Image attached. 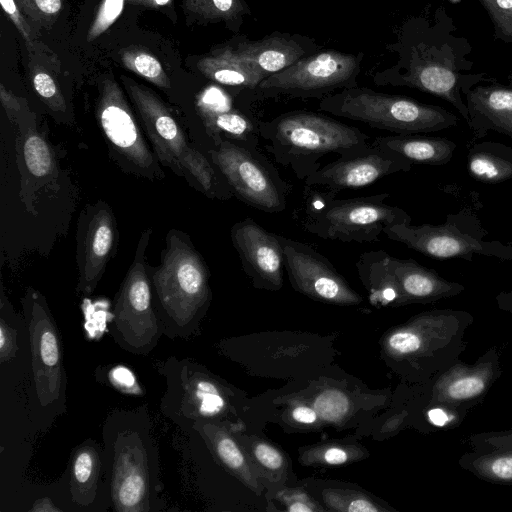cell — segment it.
<instances>
[{
  "instance_id": "83f0119b",
  "label": "cell",
  "mask_w": 512,
  "mask_h": 512,
  "mask_svg": "<svg viewBox=\"0 0 512 512\" xmlns=\"http://www.w3.org/2000/svg\"><path fill=\"white\" fill-rule=\"evenodd\" d=\"M197 69L206 78L235 88L256 90L264 80L238 55L232 44L216 48L200 58Z\"/></svg>"
},
{
  "instance_id": "9c48e42d",
  "label": "cell",
  "mask_w": 512,
  "mask_h": 512,
  "mask_svg": "<svg viewBox=\"0 0 512 512\" xmlns=\"http://www.w3.org/2000/svg\"><path fill=\"white\" fill-rule=\"evenodd\" d=\"M151 234V228L141 233L133 262L114 298L109 324L115 343L136 355L149 354L164 335L153 304L146 258Z\"/></svg>"
},
{
  "instance_id": "ba28073f",
  "label": "cell",
  "mask_w": 512,
  "mask_h": 512,
  "mask_svg": "<svg viewBox=\"0 0 512 512\" xmlns=\"http://www.w3.org/2000/svg\"><path fill=\"white\" fill-rule=\"evenodd\" d=\"M325 189L317 193L307 210L304 229L326 240L343 243L378 241L386 227L410 224L411 216L402 208L386 203L389 193L337 199Z\"/></svg>"
},
{
  "instance_id": "4dcf8cb0",
  "label": "cell",
  "mask_w": 512,
  "mask_h": 512,
  "mask_svg": "<svg viewBox=\"0 0 512 512\" xmlns=\"http://www.w3.org/2000/svg\"><path fill=\"white\" fill-rule=\"evenodd\" d=\"M184 9L203 21H224L238 29L251 10L244 0H183Z\"/></svg>"
},
{
  "instance_id": "d590c367",
  "label": "cell",
  "mask_w": 512,
  "mask_h": 512,
  "mask_svg": "<svg viewBox=\"0 0 512 512\" xmlns=\"http://www.w3.org/2000/svg\"><path fill=\"white\" fill-rule=\"evenodd\" d=\"M0 101L8 119L16 127L23 120L34 115L26 99L13 94L4 84L0 85Z\"/></svg>"
},
{
  "instance_id": "277c9868",
  "label": "cell",
  "mask_w": 512,
  "mask_h": 512,
  "mask_svg": "<svg viewBox=\"0 0 512 512\" xmlns=\"http://www.w3.org/2000/svg\"><path fill=\"white\" fill-rule=\"evenodd\" d=\"M259 134L273 159L301 181L321 167L326 155L344 156L370 145V136L359 128L306 110L260 121Z\"/></svg>"
},
{
  "instance_id": "e575fe53",
  "label": "cell",
  "mask_w": 512,
  "mask_h": 512,
  "mask_svg": "<svg viewBox=\"0 0 512 512\" xmlns=\"http://www.w3.org/2000/svg\"><path fill=\"white\" fill-rule=\"evenodd\" d=\"M426 419L428 424L438 429H454L459 427L467 416V412L445 405H427Z\"/></svg>"
},
{
  "instance_id": "ac0fdd59",
  "label": "cell",
  "mask_w": 512,
  "mask_h": 512,
  "mask_svg": "<svg viewBox=\"0 0 512 512\" xmlns=\"http://www.w3.org/2000/svg\"><path fill=\"white\" fill-rule=\"evenodd\" d=\"M230 236L243 270L254 283L278 289L285 267L279 234L266 230L252 218H245L233 224Z\"/></svg>"
},
{
  "instance_id": "f35d334b",
  "label": "cell",
  "mask_w": 512,
  "mask_h": 512,
  "mask_svg": "<svg viewBox=\"0 0 512 512\" xmlns=\"http://www.w3.org/2000/svg\"><path fill=\"white\" fill-rule=\"evenodd\" d=\"M214 447L221 461L232 469H239L244 464V457L236 443L228 436L217 435Z\"/></svg>"
},
{
  "instance_id": "d4e9b609",
  "label": "cell",
  "mask_w": 512,
  "mask_h": 512,
  "mask_svg": "<svg viewBox=\"0 0 512 512\" xmlns=\"http://www.w3.org/2000/svg\"><path fill=\"white\" fill-rule=\"evenodd\" d=\"M31 363L29 332L25 318L18 314L4 293L0 297V364L8 376L20 380L29 376Z\"/></svg>"
},
{
  "instance_id": "7dc6e473",
  "label": "cell",
  "mask_w": 512,
  "mask_h": 512,
  "mask_svg": "<svg viewBox=\"0 0 512 512\" xmlns=\"http://www.w3.org/2000/svg\"><path fill=\"white\" fill-rule=\"evenodd\" d=\"M288 510L291 512H311L313 509L302 502L292 503Z\"/></svg>"
},
{
  "instance_id": "30bf717a",
  "label": "cell",
  "mask_w": 512,
  "mask_h": 512,
  "mask_svg": "<svg viewBox=\"0 0 512 512\" xmlns=\"http://www.w3.org/2000/svg\"><path fill=\"white\" fill-rule=\"evenodd\" d=\"M390 240L399 242L425 256L439 259L472 261L474 255L512 260V245L498 240H484L487 231L471 212L448 214L439 225L397 224L383 231Z\"/></svg>"
},
{
  "instance_id": "1f68e13d",
  "label": "cell",
  "mask_w": 512,
  "mask_h": 512,
  "mask_svg": "<svg viewBox=\"0 0 512 512\" xmlns=\"http://www.w3.org/2000/svg\"><path fill=\"white\" fill-rule=\"evenodd\" d=\"M123 65L133 73L141 76L155 86L169 90L171 81L161 62L152 54L136 48L126 49L121 53Z\"/></svg>"
},
{
  "instance_id": "44dd1931",
  "label": "cell",
  "mask_w": 512,
  "mask_h": 512,
  "mask_svg": "<svg viewBox=\"0 0 512 512\" xmlns=\"http://www.w3.org/2000/svg\"><path fill=\"white\" fill-rule=\"evenodd\" d=\"M232 46L264 79L318 51V45L313 40L281 32H273L256 41L242 38Z\"/></svg>"
},
{
  "instance_id": "bcb514c9",
  "label": "cell",
  "mask_w": 512,
  "mask_h": 512,
  "mask_svg": "<svg viewBox=\"0 0 512 512\" xmlns=\"http://www.w3.org/2000/svg\"><path fill=\"white\" fill-rule=\"evenodd\" d=\"M31 511H62L63 509L60 507H56L50 498H41L38 499L34 506L30 509Z\"/></svg>"
},
{
  "instance_id": "74e56055",
  "label": "cell",
  "mask_w": 512,
  "mask_h": 512,
  "mask_svg": "<svg viewBox=\"0 0 512 512\" xmlns=\"http://www.w3.org/2000/svg\"><path fill=\"white\" fill-rule=\"evenodd\" d=\"M107 379L120 392L133 395H142L144 393L138 385L134 373L125 366L118 365L110 368L107 372Z\"/></svg>"
},
{
  "instance_id": "7a4b0ae2",
  "label": "cell",
  "mask_w": 512,
  "mask_h": 512,
  "mask_svg": "<svg viewBox=\"0 0 512 512\" xmlns=\"http://www.w3.org/2000/svg\"><path fill=\"white\" fill-rule=\"evenodd\" d=\"M103 460L113 510L162 509L159 448L145 406L113 411L103 425Z\"/></svg>"
},
{
  "instance_id": "c3c4849f",
  "label": "cell",
  "mask_w": 512,
  "mask_h": 512,
  "mask_svg": "<svg viewBox=\"0 0 512 512\" xmlns=\"http://www.w3.org/2000/svg\"><path fill=\"white\" fill-rule=\"evenodd\" d=\"M450 1H451V2H453V3H456V2H458L459 0H450Z\"/></svg>"
},
{
  "instance_id": "484cf974",
  "label": "cell",
  "mask_w": 512,
  "mask_h": 512,
  "mask_svg": "<svg viewBox=\"0 0 512 512\" xmlns=\"http://www.w3.org/2000/svg\"><path fill=\"white\" fill-rule=\"evenodd\" d=\"M371 145L393 151L412 164L431 166L447 164L456 150V143L451 139L417 134L376 137Z\"/></svg>"
},
{
  "instance_id": "7402d4cb",
  "label": "cell",
  "mask_w": 512,
  "mask_h": 512,
  "mask_svg": "<svg viewBox=\"0 0 512 512\" xmlns=\"http://www.w3.org/2000/svg\"><path fill=\"white\" fill-rule=\"evenodd\" d=\"M467 444L458 460L462 469L489 483L512 484V429L474 433Z\"/></svg>"
},
{
  "instance_id": "ffe728a7",
  "label": "cell",
  "mask_w": 512,
  "mask_h": 512,
  "mask_svg": "<svg viewBox=\"0 0 512 512\" xmlns=\"http://www.w3.org/2000/svg\"><path fill=\"white\" fill-rule=\"evenodd\" d=\"M468 110V126L476 138L489 131L512 138V73L507 83L493 78L480 82L464 93Z\"/></svg>"
},
{
  "instance_id": "b9f144b4",
  "label": "cell",
  "mask_w": 512,
  "mask_h": 512,
  "mask_svg": "<svg viewBox=\"0 0 512 512\" xmlns=\"http://www.w3.org/2000/svg\"><path fill=\"white\" fill-rule=\"evenodd\" d=\"M292 417L297 422L310 424L316 421L317 413L309 407L299 406L293 410Z\"/></svg>"
},
{
  "instance_id": "4316f807",
  "label": "cell",
  "mask_w": 512,
  "mask_h": 512,
  "mask_svg": "<svg viewBox=\"0 0 512 512\" xmlns=\"http://www.w3.org/2000/svg\"><path fill=\"white\" fill-rule=\"evenodd\" d=\"M19 129L18 153L22 158L24 180L41 186L56 174V160L45 137L38 131L35 115L23 120Z\"/></svg>"
},
{
  "instance_id": "7bdbcfd3",
  "label": "cell",
  "mask_w": 512,
  "mask_h": 512,
  "mask_svg": "<svg viewBox=\"0 0 512 512\" xmlns=\"http://www.w3.org/2000/svg\"><path fill=\"white\" fill-rule=\"evenodd\" d=\"M347 459H348L347 453L343 449H340V448H329L324 453V460L328 464H332V465L343 464L347 461Z\"/></svg>"
},
{
  "instance_id": "2e32d148",
  "label": "cell",
  "mask_w": 512,
  "mask_h": 512,
  "mask_svg": "<svg viewBox=\"0 0 512 512\" xmlns=\"http://www.w3.org/2000/svg\"><path fill=\"white\" fill-rule=\"evenodd\" d=\"M412 163L399 154L373 145L321 166L304 183L333 191L360 189L391 174L408 172Z\"/></svg>"
},
{
  "instance_id": "7c38bea8",
  "label": "cell",
  "mask_w": 512,
  "mask_h": 512,
  "mask_svg": "<svg viewBox=\"0 0 512 512\" xmlns=\"http://www.w3.org/2000/svg\"><path fill=\"white\" fill-rule=\"evenodd\" d=\"M207 154L240 201L265 213L286 209L289 185L258 147L223 139Z\"/></svg>"
},
{
  "instance_id": "5bb4252c",
  "label": "cell",
  "mask_w": 512,
  "mask_h": 512,
  "mask_svg": "<svg viewBox=\"0 0 512 512\" xmlns=\"http://www.w3.org/2000/svg\"><path fill=\"white\" fill-rule=\"evenodd\" d=\"M500 348L487 349L475 362L461 359L428 381L427 405H445L469 413L502 374Z\"/></svg>"
},
{
  "instance_id": "5b68a950",
  "label": "cell",
  "mask_w": 512,
  "mask_h": 512,
  "mask_svg": "<svg viewBox=\"0 0 512 512\" xmlns=\"http://www.w3.org/2000/svg\"><path fill=\"white\" fill-rule=\"evenodd\" d=\"M121 79L161 165L169 167L209 198L230 199L233 193L223 175L209 156L189 141L162 99L130 78L122 76Z\"/></svg>"
},
{
  "instance_id": "3957f363",
  "label": "cell",
  "mask_w": 512,
  "mask_h": 512,
  "mask_svg": "<svg viewBox=\"0 0 512 512\" xmlns=\"http://www.w3.org/2000/svg\"><path fill=\"white\" fill-rule=\"evenodd\" d=\"M149 274L163 334L188 339L198 329L211 297L208 267L190 237L171 229L161 263L149 268Z\"/></svg>"
},
{
  "instance_id": "52a82bcc",
  "label": "cell",
  "mask_w": 512,
  "mask_h": 512,
  "mask_svg": "<svg viewBox=\"0 0 512 512\" xmlns=\"http://www.w3.org/2000/svg\"><path fill=\"white\" fill-rule=\"evenodd\" d=\"M319 109L396 134L437 132L459 122L455 114L441 106L359 86L320 99Z\"/></svg>"
},
{
  "instance_id": "836d02e7",
  "label": "cell",
  "mask_w": 512,
  "mask_h": 512,
  "mask_svg": "<svg viewBox=\"0 0 512 512\" xmlns=\"http://www.w3.org/2000/svg\"><path fill=\"white\" fill-rule=\"evenodd\" d=\"M27 20L43 28H50L56 22L63 6V0H15Z\"/></svg>"
},
{
  "instance_id": "8fae6325",
  "label": "cell",
  "mask_w": 512,
  "mask_h": 512,
  "mask_svg": "<svg viewBox=\"0 0 512 512\" xmlns=\"http://www.w3.org/2000/svg\"><path fill=\"white\" fill-rule=\"evenodd\" d=\"M95 118L110 156L123 171L150 181L165 178L141 123L112 76H105L99 82Z\"/></svg>"
},
{
  "instance_id": "ab89813d",
  "label": "cell",
  "mask_w": 512,
  "mask_h": 512,
  "mask_svg": "<svg viewBox=\"0 0 512 512\" xmlns=\"http://www.w3.org/2000/svg\"><path fill=\"white\" fill-rule=\"evenodd\" d=\"M0 3L6 15L10 18L25 40L28 50L35 47L37 42L35 41L34 34L30 28L27 18L21 12L15 0H0Z\"/></svg>"
},
{
  "instance_id": "d6986e66",
  "label": "cell",
  "mask_w": 512,
  "mask_h": 512,
  "mask_svg": "<svg viewBox=\"0 0 512 512\" xmlns=\"http://www.w3.org/2000/svg\"><path fill=\"white\" fill-rule=\"evenodd\" d=\"M103 460V448L87 439L73 451L68 466L69 500L75 510L101 511L112 504Z\"/></svg>"
},
{
  "instance_id": "8d00e7d4",
  "label": "cell",
  "mask_w": 512,
  "mask_h": 512,
  "mask_svg": "<svg viewBox=\"0 0 512 512\" xmlns=\"http://www.w3.org/2000/svg\"><path fill=\"white\" fill-rule=\"evenodd\" d=\"M346 398L338 392L328 391L321 394L315 401V408L326 420H338L346 412Z\"/></svg>"
},
{
  "instance_id": "603a6c76",
  "label": "cell",
  "mask_w": 512,
  "mask_h": 512,
  "mask_svg": "<svg viewBox=\"0 0 512 512\" xmlns=\"http://www.w3.org/2000/svg\"><path fill=\"white\" fill-rule=\"evenodd\" d=\"M390 262L404 302L431 303L455 297L465 290L461 283L443 278L412 258L391 256Z\"/></svg>"
},
{
  "instance_id": "cb8c5ba5",
  "label": "cell",
  "mask_w": 512,
  "mask_h": 512,
  "mask_svg": "<svg viewBox=\"0 0 512 512\" xmlns=\"http://www.w3.org/2000/svg\"><path fill=\"white\" fill-rule=\"evenodd\" d=\"M199 117L204 130L212 143V148L223 139L258 147L260 134L259 122L253 115L228 103L207 102L199 103Z\"/></svg>"
},
{
  "instance_id": "60d3db41",
  "label": "cell",
  "mask_w": 512,
  "mask_h": 512,
  "mask_svg": "<svg viewBox=\"0 0 512 512\" xmlns=\"http://www.w3.org/2000/svg\"><path fill=\"white\" fill-rule=\"evenodd\" d=\"M258 461L269 469H278L283 463L281 454L273 447L261 443L255 448Z\"/></svg>"
},
{
  "instance_id": "8992f818",
  "label": "cell",
  "mask_w": 512,
  "mask_h": 512,
  "mask_svg": "<svg viewBox=\"0 0 512 512\" xmlns=\"http://www.w3.org/2000/svg\"><path fill=\"white\" fill-rule=\"evenodd\" d=\"M21 303L31 352L27 391L30 416L37 429L45 431L66 411L63 345L46 298L28 287Z\"/></svg>"
},
{
  "instance_id": "f6af8a7d",
  "label": "cell",
  "mask_w": 512,
  "mask_h": 512,
  "mask_svg": "<svg viewBox=\"0 0 512 512\" xmlns=\"http://www.w3.org/2000/svg\"><path fill=\"white\" fill-rule=\"evenodd\" d=\"M347 510L350 512H375L378 511V508L365 499H355L349 503Z\"/></svg>"
},
{
  "instance_id": "9a60e30c",
  "label": "cell",
  "mask_w": 512,
  "mask_h": 512,
  "mask_svg": "<svg viewBox=\"0 0 512 512\" xmlns=\"http://www.w3.org/2000/svg\"><path fill=\"white\" fill-rule=\"evenodd\" d=\"M115 216L104 201L88 204L82 210L76 233L77 292L90 295L101 280L117 245Z\"/></svg>"
},
{
  "instance_id": "e0dca14e",
  "label": "cell",
  "mask_w": 512,
  "mask_h": 512,
  "mask_svg": "<svg viewBox=\"0 0 512 512\" xmlns=\"http://www.w3.org/2000/svg\"><path fill=\"white\" fill-rule=\"evenodd\" d=\"M285 269L300 292L333 303L352 304L360 300L324 255L310 245L279 235Z\"/></svg>"
},
{
  "instance_id": "f1b7e54d",
  "label": "cell",
  "mask_w": 512,
  "mask_h": 512,
  "mask_svg": "<svg viewBox=\"0 0 512 512\" xmlns=\"http://www.w3.org/2000/svg\"><path fill=\"white\" fill-rule=\"evenodd\" d=\"M469 175L476 181L498 184L512 179V147L492 141L472 145L467 154Z\"/></svg>"
},
{
  "instance_id": "d6a6232c",
  "label": "cell",
  "mask_w": 512,
  "mask_h": 512,
  "mask_svg": "<svg viewBox=\"0 0 512 512\" xmlns=\"http://www.w3.org/2000/svg\"><path fill=\"white\" fill-rule=\"evenodd\" d=\"M493 24L495 40L512 44V0H478Z\"/></svg>"
},
{
  "instance_id": "ee69618b",
  "label": "cell",
  "mask_w": 512,
  "mask_h": 512,
  "mask_svg": "<svg viewBox=\"0 0 512 512\" xmlns=\"http://www.w3.org/2000/svg\"><path fill=\"white\" fill-rule=\"evenodd\" d=\"M497 307L510 315H512V289L509 291H501L496 295Z\"/></svg>"
},
{
  "instance_id": "4fadbf2b",
  "label": "cell",
  "mask_w": 512,
  "mask_h": 512,
  "mask_svg": "<svg viewBox=\"0 0 512 512\" xmlns=\"http://www.w3.org/2000/svg\"><path fill=\"white\" fill-rule=\"evenodd\" d=\"M364 54L328 49L306 56L265 78L256 90L265 97L324 98L358 86Z\"/></svg>"
},
{
  "instance_id": "6da1fadb",
  "label": "cell",
  "mask_w": 512,
  "mask_h": 512,
  "mask_svg": "<svg viewBox=\"0 0 512 512\" xmlns=\"http://www.w3.org/2000/svg\"><path fill=\"white\" fill-rule=\"evenodd\" d=\"M456 31L457 27L443 5L431 15L408 19L401 27L398 42L389 45V49L398 53L399 60L379 73L375 82L414 88L442 98L467 123L468 110L462 94L487 80L488 75L471 72L474 63L467 56L473 48L466 38L456 35Z\"/></svg>"
},
{
  "instance_id": "f546056e",
  "label": "cell",
  "mask_w": 512,
  "mask_h": 512,
  "mask_svg": "<svg viewBox=\"0 0 512 512\" xmlns=\"http://www.w3.org/2000/svg\"><path fill=\"white\" fill-rule=\"evenodd\" d=\"M56 65L59 63L47 68L30 52L28 67L34 91L59 122L71 125L74 122V115L56 76L59 69Z\"/></svg>"
}]
</instances>
